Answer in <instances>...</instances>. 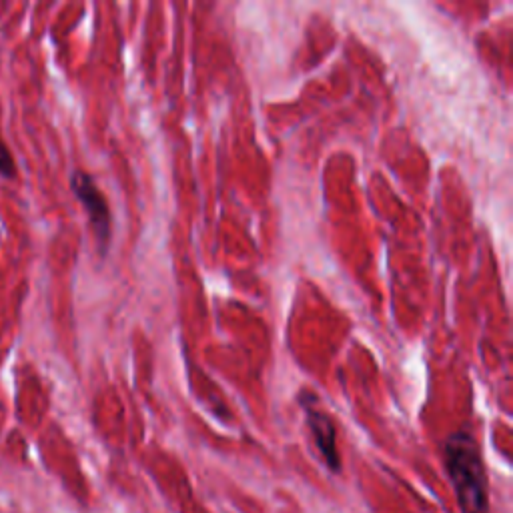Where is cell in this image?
<instances>
[{
    "mask_svg": "<svg viewBox=\"0 0 513 513\" xmlns=\"http://www.w3.org/2000/svg\"><path fill=\"white\" fill-rule=\"evenodd\" d=\"M445 469L463 513H489L487 475L477 441L465 433H453L443 449Z\"/></svg>",
    "mask_w": 513,
    "mask_h": 513,
    "instance_id": "1",
    "label": "cell"
},
{
    "mask_svg": "<svg viewBox=\"0 0 513 513\" xmlns=\"http://www.w3.org/2000/svg\"><path fill=\"white\" fill-rule=\"evenodd\" d=\"M71 187H73V193L77 195V199L81 201V205L85 207V211L89 215V221L93 225V231H95V237H97L99 245L105 247L111 239V211H109L105 195L95 185L91 175H87L83 171L73 173Z\"/></svg>",
    "mask_w": 513,
    "mask_h": 513,
    "instance_id": "2",
    "label": "cell"
},
{
    "mask_svg": "<svg viewBox=\"0 0 513 513\" xmlns=\"http://www.w3.org/2000/svg\"><path fill=\"white\" fill-rule=\"evenodd\" d=\"M15 173H17V169H15L13 155H11V151L5 147L3 139H0V175H3L5 179H13Z\"/></svg>",
    "mask_w": 513,
    "mask_h": 513,
    "instance_id": "4",
    "label": "cell"
},
{
    "mask_svg": "<svg viewBox=\"0 0 513 513\" xmlns=\"http://www.w3.org/2000/svg\"><path fill=\"white\" fill-rule=\"evenodd\" d=\"M305 413H307V425L311 429V435L315 439V445L319 449V453L323 455L325 463L333 469L339 471L341 463H339V453H337V435H335V425L333 421L319 409L311 407V403H303Z\"/></svg>",
    "mask_w": 513,
    "mask_h": 513,
    "instance_id": "3",
    "label": "cell"
}]
</instances>
